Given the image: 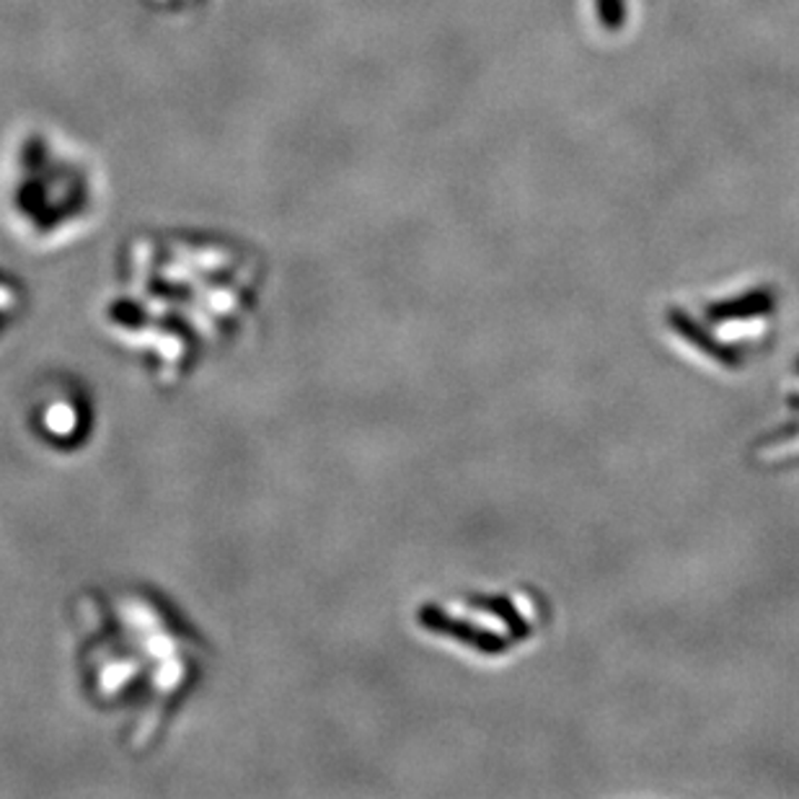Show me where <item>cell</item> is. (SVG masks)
<instances>
[{"mask_svg": "<svg viewBox=\"0 0 799 799\" xmlns=\"http://www.w3.org/2000/svg\"><path fill=\"white\" fill-rule=\"evenodd\" d=\"M773 308H777V300H773L771 290H750L746 296L707 306V321L725 323L738 319H756V316H769Z\"/></svg>", "mask_w": 799, "mask_h": 799, "instance_id": "6", "label": "cell"}, {"mask_svg": "<svg viewBox=\"0 0 799 799\" xmlns=\"http://www.w3.org/2000/svg\"><path fill=\"white\" fill-rule=\"evenodd\" d=\"M797 373H799V360H797Z\"/></svg>", "mask_w": 799, "mask_h": 799, "instance_id": "12", "label": "cell"}, {"mask_svg": "<svg viewBox=\"0 0 799 799\" xmlns=\"http://www.w3.org/2000/svg\"><path fill=\"white\" fill-rule=\"evenodd\" d=\"M787 403H789V407H792V409H797V411H799V393H789Z\"/></svg>", "mask_w": 799, "mask_h": 799, "instance_id": "11", "label": "cell"}, {"mask_svg": "<svg viewBox=\"0 0 799 799\" xmlns=\"http://www.w3.org/2000/svg\"><path fill=\"white\" fill-rule=\"evenodd\" d=\"M259 296L262 269L239 247L140 239L120 259L101 327L153 381L173 386L239 342Z\"/></svg>", "mask_w": 799, "mask_h": 799, "instance_id": "1", "label": "cell"}, {"mask_svg": "<svg viewBox=\"0 0 799 799\" xmlns=\"http://www.w3.org/2000/svg\"><path fill=\"white\" fill-rule=\"evenodd\" d=\"M417 623L422 627L427 635L453 639V642L469 647V650L487 655V658H495V655L508 652L512 645L510 637L497 635V631L481 627V623H473L469 619H458V616L448 613L446 608L438 603H425L417 611Z\"/></svg>", "mask_w": 799, "mask_h": 799, "instance_id": "4", "label": "cell"}, {"mask_svg": "<svg viewBox=\"0 0 799 799\" xmlns=\"http://www.w3.org/2000/svg\"><path fill=\"white\" fill-rule=\"evenodd\" d=\"M799 435V419H795V422H789L785 427H779V430H773L769 435H763L761 440H758V446H773V442H787L792 440Z\"/></svg>", "mask_w": 799, "mask_h": 799, "instance_id": "10", "label": "cell"}, {"mask_svg": "<svg viewBox=\"0 0 799 799\" xmlns=\"http://www.w3.org/2000/svg\"><path fill=\"white\" fill-rule=\"evenodd\" d=\"M148 6L158 8L163 13H181V11H192V8L202 6V0H146Z\"/></svg>", "mask_w": 799, "mask_h": 799, "instance_id": "9", "label": "cell"}, {"mask_svg": "<svg viewBox=\"0 0 799 799\" xmlns=\"http://www.w3.org/2000/svg\"><path fill=\"white\" fill-rule=\"evenodd\" d=\"M21 308H23L21 288H16L11 280H6V277H0V334H3L8 327H13V321L21 316Z\"/></svg>", "mask_w": 799, "mask_h": 799, "instance_id": "8", "label": "cell"}, {"mask_svg": "<svg viewBox=\"0 0 799 799\" xmlns=\"http://www.w3.org/2000/svg\"><path fill=\"white\" fill-rule=\"evenodd\" d=\"M668 323H670V329L676 331L678 337H683L686 342H691V347H696V350L707 354L709 360H715L717 366L730 368V370L740 368L742 354H740L738 347H732V344L722 342V339H717L707 327L696 323L686 311H680V308H670Z\"/></svg>", "mask_w": 799, "mask_h": 799, "instance_id": "5", "label": "cell"}, {"mask_svg": "<svg viewBox=\"0 0 799 799\" xmlns=\"http://www.w3.org/2000/svg\"><path fill=\"white\" fill-rule=\"evenodd\" d=\"M76 680L130 750H150L200 688L208 645L184 613L142 585L78 592L70 606Z\"/></svg>", "mask_w": 799, "mask_h": 799, "instance_id": "2", "label": "cell"}, {"mask_svg": "<svg viewBox=\"0 0 799 799\" xmlns=\"http://www.w3.org/2000/svg\"><path fill=\"white\" fill-rule=\"evenodd\" d=\"M34 438L54 453H73L93 432V403L81 386L66 378L42 383L29 407Z\"/></svg>", "mask_w": 799, "mask_h": 799, "instance_id": "3", "label": "cell"}, {"mask_svg": "<svg viewBox=\"0 0 799 799\" xmlns=\"http://www.w3.org/2000/svg\"><path fill=\"white\" fill-rule=\"evenodd\" d=\"M463 603L466 608H473V611L495 616L497 621H502L505 629H508V637L516 645L531 637V623L526 621V616L518 611L508 596H466Z\"/></svg>", "mask_w": 799, "mask_h": 799, "instance_id": "7", "label": "cell"}]
</instances>
